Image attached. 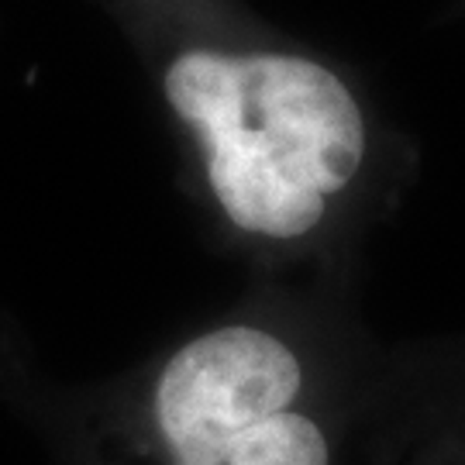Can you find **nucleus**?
Returning a JSON list of instances; mask_svg holds the SVG:
<instances>
[{"instance_id": "nucleus-1", "label": "nucleus", "mask_w": 465, "mask_h": 465, "mask_svg": "<svg viewBox=\"0 0 465 465\" xmlns=\"http://www.w3.org/2000/svg\"><path fill=\"white\" fill-rule=\"evenodd\" d=\"M163 94L197 138L221 214L255 238L311 234L366 163L351 86L307 55L193 45L173 55Z\"/></svg>"}, {"instance_id": "nucleus-2", "label": "nucleus", "mask_w": 465, "mask_h": 465, "mask_svg": "<svg viewBox=\"0 0 465 465\" xmlns=\"http://www.w3.org/2000/svg\"><path fill=\"white\" fill-rule=\"evenodd\" d=\"M300 393L303 369L280 334L228 324L173 351L152 411L173 465H331Z\"/></svg>"}]
</instances>
